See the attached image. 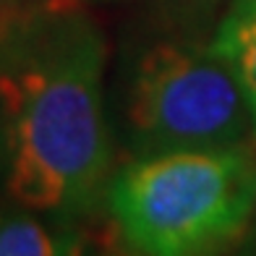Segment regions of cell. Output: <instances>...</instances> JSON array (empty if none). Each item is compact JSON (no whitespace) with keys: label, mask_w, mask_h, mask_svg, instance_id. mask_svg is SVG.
Wrapping results in <instances>:
<instances>
[{"label":"cell","mask_w":256,"mask_h":256,"mask_svg":"<svg viewBox=\"0 0 256 256\" xmlns=\"http://www.w3.org/2000/svg\"><path fill=\"white\" fill-rule=\"evenodd\" d=\"M102 74V34L78 10L34 21L0 50V172L18 206L81 217L108 194Z\"/></svg>","instance_id":"cell-1"},{"label":"cell","mask_w":256,"mask_h":256,"mask_svg":"<svg viewBox=\"0 0 256 256\" xmlns=\"http://www.w3.org/2000/svg\"><path fill=\"white\" fill-rule=\"evenodd\" d=\"M104 199L138 256H220L254 220L256 152L243 144L138 157L110 178Z\"/></svg>","instance_id":"cell-2"},{"label":"cell","mask_w":256,"mask_h":256,"mask_svg":"<svg viewBox=\"0 0 256 256\" xmlns=\"http://www.w3.org/2000/svg\"><path fill=\"white\" fill-rule=\"evenodd\" d=\"M126 128L138 157L243 146L256 138L238 76L212 42H157L134 66Z\"/></svg>","instance_id":"cell-3"},{"label":"cell","mask_w":256,"mask_h":256,"mask_svg":"<svg viewBox=\"0 0 256 256\" xmlns=\"http://www.w3.org/2000/svg\"><path fill=\"white\" fill-rule=\"evenodd\" d=\"M212 48L228 60L248 100L256 131V0H232Z\"/></svg>","instance_id":"cell-4"},{"label":"cell","mask_w":256,"mask_h":256,"mask_svg":"<svg viewBox=\"0 0 256 256\" xmlns=\"http://www.w3.org/2000/svg\"><path fill=\"white\" fill-rule=\"evenodd\" d=\"M0 256H63L55 232L29 212L0 214Z\"/></svg>","instance_id":"cell-5"},{"label":"cell","mask_w":256,"mask_h":256,"mask_svg":"<svg viewBox=\"0 0 256 256\" xmlns=\"http://www.w3.org/2000/svg\"><path fill=\"white\" fill-rule=\"evenodd\" d=\"M78 3L81 0H0V21L10 32V37H16L21 29L32 26L40 18L74 14L78 10Z\"/></svg>","instance_id":"cell-6"},{"label":"cell","mask_w":256,"mask_h":256,"mask_svg":"<svg viewBox=\"0 0 256 256\" xmlns=\"http://www.w3.org/2000/svg\"><path fill=\"white\" fill-rule=\"evenodd\" d=\"M10 40V32L6 29V24H3V21H0V50H3L6 48V42Z\"/></svg>","instance_id":"cell-7"},{"label":"cell","mask_w":256,"mask_h":256,"mask_svg":"<svg viewBox=\"0 0 256 256\" xmlns=\"http://www.w3.org/2000/svg\"><path fill=\"white\" fill-rule=\"evenodd\" d=\"M254 220H256V209H254Z\"/></svg>","instance_id":"cell-8"}]
</instances>
